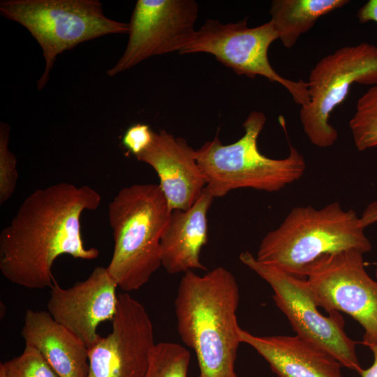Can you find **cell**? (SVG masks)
I'll return each instance as SVG.
<instances>
[{
  "instance_id": "cell-1",
  "label": "cell",
  "mask_w": 377,
  "mask_h": 377,
  "mask_svg": "<svg viewBox=\"0 0 377 377\" xmlns=\"http://www.w3.org/2000/svg\"><path fill=\"white\" fill-rule=\"evenodd\" d=\"M93 188L66 182L38 188L27 196L0 234V271L10 282L30 289L51 288L55 260L68 254L93 260L96 248L84 245L80 218L99 206Z\"/></svg>"
},
{
  "instance_id": "cell-2",
  "label": "cell",
  "mask_w": 377,
  "mask_h": 377,
  "mask_svg": "<svg viewBox=\"0 0 377 377\" xmlns=\"http://www.w3.org/2000/svg\"><path fill=\"white\" fill-rule=\"evenodd\" d=\"M239 297L235 276L223 267L203 275L188 271L181 278L175 300L177 332L195 353L199 377H238Z\"/></svg>"
},
{
  "instance_id": "cell-3",
  "label": "cell",
  "mask_w": 377,
  "mask_h": 377,
  "mask_svg": "<svg viewBox=\"0 0 377 377\" xmlns=\"http://www.w3.org/2000/svg\"><path fill=\"white\" fill-rule=\"evenodd\" d=\"M364 230L354 209L345 210L338 202L320 209L296 207L263 237L255 257L263 264L305 279L306 267L323 255L350 249L370 251Z\"/></svg>"
},
{
  "instance_id": "cell-4",
  "label": "cell",
  "mask_w": 377,
  "mask_h": 377,
  "mask_svg": "<svg viewBox=\"0 0 377 377\" xmlns=\"http://www.w3.org/2000/svg\"><path fill=\"white\" fill-rule=\"evenodd\" d=\"M171 213L154 184L124 187L108 205L114 249L107 269L126 293L140 289L161 266V238Z\"/></svg>"
},
{
  "instance_id": "cell-5",
  "label": "cell",
  "mask_w": 377,
  "mask_h": 377,
  "mask_svg": "<svg viewBox=\"0 0 377 377\" xmlns=\"http://www.w3.org/2000/svg\"><path fill=\"white\" fill-rule=\"evenodd\" d=\"M265 122L263 112L253 111L243 124L244 134L237 141L225 145L216 135L195 149L206 187L214 198L242 188L276 192L302 177L306 167L304 158L289 140V154L284 158H271L260 153L258 138Z\"/></svg>"
},
{
  "instance_id": "cell-6",
  "label": "cell",
  "mask_w": 377,
  "mask_h": 377,
  "mask_svg": "<svg viewBox=\"0 0 377 377\" xmlns=\"http://www.w3.org/2000/svg\"><path fill=\"white\" fill-rule=\"evenodd\" d=\"M1 14L25 27L40 46L45 67L42 90L59 54L108 34L128 33V23L108 18L98 0H3Z\"/></svg>"
},
{
  "instance_id": "cell-7",
  "label": "cell",
  "mask_w": 377,
  "mask_h": 377,
  "mask_svg": "<svg viewBox=\"0 0 377 377\" xmlns=\"http://www.w3.org/2000/svg\"><path fill=\"white\" fill-rule=\"evenodd\" d=\"M307 83L310 101L300 110L304 132L313 145L331 147L338 132L330 123V114L346 98L351 85L377 84V46L362 42L337 49L316 63Z\"/></svg>"
},
{
  "instance_id": "cell-8",
  "label": "cell",
  "mask_w": 377,
  "mask_h": 377,
  "mask_svg": "<svg viewBox=\"0 0 377 377\" xmlns=\"http://www.w3.org/2000/svg\"><path fill=\"white\" fill-rule=\"evenodd\" d=\"M239 258L271 286L274 302L286 316L295 335L316 345L342 367L360 376L363 369L356 352L357 342L346 333L341 315L335 311L323 316L305 279L263 264L247 251L242 252Z\"/></svg>"
},
{
  "instance_id": "cell-9",
  "label": "cell",
  "mask_w": 377,
  "mask_h": 377,
  "mask_svg": "<svg viewBox=\"0 0 377 377\" xmlns=\"http://www.w3.org/2000/svg\"><path fill=\"white\" fill-rule=\"evenodd\" d=\"M276 39L279 35L270 20L251 28L247 26L246 18L228 24L209 19L179 54H211L239 75L250 78L263 76L281 84L291 94L295 103L305 106L310 101L307 82L293 81L281 76L269 61L268 49Z\"/></svg>"
},
{
  "instance_id": "cell-10",
  "label": "cell",
  "mask_w": 377,
  "mask_h": 377,
  "mask_svg": "<svg viewBox=\"0 0 377 377\" xmlns=\"http://www.w3.org/2000/svg\"><path fill=\"white\" fill-rule=\"evenodd\" d=\"M364 253L350 249L321 256L304 276L318 307L343 312L364 330L362 343H377V280L365 269Z\"/></svg>"
},
{
  "instance_id": "cell-11",
  "label": "cell",
  "mask_w": 377,
  "mask_h": 377,
  "mask_svg": "<svg viewBox=\"0 0 377 377\" xmlns=\"http://www.w3.org/2000/svg\"><path fill=\"white\" fill-rule=\"evenodd\" d=\"M198 10L194 0H138L126 47L107 75L115 76L153 56L179 53L195 37Z\"/></svg>"
},
{
  "instance_id": "cell-12",
  "label": "cell",
  "mask_w": 377,
  "mask_h": 377,
  "mask_svg": "<svg viewBox=\"0 0 377 377\" xmlns=\"http://www.w3.org/2000/svg\"><path fill=\"white\" fill-rule=\"evenodd\" d=\"M112 331L88 350L87 377H145L156 345L151 320L128 293L118 295Z\"/></svg>"
},
{
  "instance_id": "cell-13",
  "label": "cell",
  "mask_w": 377,
  "mask_h": 377,
  "mask_svg": "<svg viewBox=\"0 0 377 377\" xmlns=\"http://www.w3.org/2000/svg\"><path fill=\"white\" fill-rule=\"evenodd\" d=\"M117 283L107 267H96L84 281L63 288L52 286L47 311L57 323L92 348L100 339V323L112 320L117 307Z\"/></svg>"
},
{
  "instance_id": "cell-14",
  "label": "cell",
  "mask_w": 377,
  "mask_h": 377,
  "mask_svg": "<svg viewBox=\"0 0 377 377\" xmlns=\"http://www.w3.org/2000/svg\"><path fill=\"white\" fill-rule=\"evenodd\" d=\"M136 158L151 166L169 208L186 210L197 200L207 185L197 163L195 149L181 137L163 129L154 131L149 146Z\"/></svg>"
},
{
  "instance_id": "cell-15",
  "label": "cell",
  "mask_w": 377,
  "mask_h": 377,
  "mask_svg": "<svg viewBox=\"0 0 377 377\" xmlns=\"http://www.w3.org/2000/svg\"><path fill=\"white\" fill-rule=\"evenodd\" d=\"M239 335L277 377H343L342 366L336 359L297 335L258 336L241 327Z\"/></svg>"
},
{
  "instance_id": "cell-16",
  "label": "cell",
  "mask_w": 377,
  "mask_h": 377,
  "mask_svg": "<svg viewBox=\"0 0 377 377\" xmlns=\"http://www.w3.org/2000/svg\"><path fill=\"white\" fill-rule=\"evenodd\" d=\"M214 198L205 186L189 209L172 211L160 243L161 266L168 273L207 270L200 252L207 242V213Z\"/></svg>"
},
{
  "instance_id": "cell-17",
  "label": "cell",
  "mask_w": 377,
  "mask_h": 377,
  "mask_svg": "<svg viewBox=\"0 0 377 377\" xmlns=\"http://www.w3.org/2000/svg\"><path fill=\"white\" fill-rule=\"evenodd\" d=\"M21 335L36 348L59 377H87L88 348L48 311H26Z\"/></svg>"
},
{
  "instance_id": "cell-18",
  "label": "cell",
  "mask_w": 377,
  "mask_h": 377,
  "mask_svg": "<svg viewBox=\"0 0 377 377\" xmlns=\"http://www.w3.org/2000/svg\"><path fill=\"white\" fill-rule=\"evenodd\" d=\"M348 3V0H274L270 6V21L281 43L290 49L320 17Z\"/></svg>"
},
{
  "instance_id": "cell-19",
  "label": "cell",
  "mask_w": 377,
  "mask_h": 377,
  "mask_svg": "<svg viewBox=\"0 0 377 377\" xmlns=\"http://www.w3.org/2000/svg\"><path fill=\"white\" fill-rule=\"evenodd\" d=\"M349 128L359 151L377 147V84L371 86L357 100Z\"/></svg>"
},
{
  "instance_id": "cell-20",
  "label": "cell",
  "mask_w": 377,
  "mask_h": 377,
  "mask_svg": "<svg viewBox=\"0 0 377 377\" xmlns=\"http://www.w3.org/2000/svg\"><path fill=\"white\" fill-rule=\"evenodd\" d=\"M191 354L171 342L156 343L145 377H187Z\"/></svg>"
},
{
  "instance_id": "cell-21",
  "label": "cell",
  "mask_w": 377,
  "mask_h": 377,
  "mask_svg": "<svg viewBox=\"0 0 377 377\" xmlns=\"http://www.w3.org/2000/svg\"><path fill=\"white\" fill-rule=\"evenodd\" d=\"M1 364L8 377H59L42 354L27 344L21 355Z\"/></svg>"
},
{
  "instance_id": "cell-22",
  "label": "cell",
  "mask_w": 377,
  "mask_h": 377,
  "mask_svg": "<svg viewBox=\"0 0 377 377\" xmlns=\"http://www.w3.org/2000/svg\"><path fill=\"white\" fill-rule=\"evenodd\" d=\"M9 124L0 122V204L6 202L15 192L18 177L15 154L9 149Z\"/></svg>"
},
{
  "instance_id": "cell-23",
  "label": "cell",
  "mask_w": 377,
  "mask_h": 377,
  "mask_svg": "<svg viewBox=\"0 0 377 377\" xmlns=\"http://www.w3.org/2000/svg\"><path fill=\"white\" fill-rule=\"evenodd\" d=\"M154 131L148 125L137 124L130 126L122 138V143L137 156L145 151L153 140Z\"/></svg>"
},
{
  "instance_id": "cell-24",
  "label": "cell",
  "mask_w": 377,
  "mask_h": 377,
  "mask_svg": "<svg viewBox=\"0 0 377 377\" xmlns=\"http://www.w3.org/2000/svg\"><path fill=\"white\" fill-rule=\"evenodd\" d=\"M357 17L361 23L373 21L377 23V0H369L359 8Z\"/></svg>"
},
{
  "instance_id": "cell-25",
  "label": "cell",
  "mask_w": 377,
  "mask_h": 377,
  "mask_svg": "<svg viewBox=\"0 0 377 377\" xmlns=\"http://www.w3.org/2000/svg\"><path fill=\"white\" fill-rule=\"evenodd\" d=\"M360 217L361 223L364 228L377 222V200L369 203L364 209ZM377 280V267L375 271Z\"/></svg>"
},
{
  "instance_id": "cell-26",
  "label": "cell",
  "mask_w": 377,
  "mask_h": 377,
  "mask_svg": "<svg viewBox=\"0 0 377 377\" xmlns=\"http://www.w3.org/2000/svg\"><path fill=\"white\" fill-rule=\"evenodd\" d=\"M373 353L374 361L372 364L367 369H363L361 377H377V343L368 347Z\"/></svg>"
},
{
  "instance_id": "cell-27",
  "label": "cell",
  "mask_w": 377,
  "mask_h": 377,
  "mask_svg": "<svg viewBox=\"0 0 377 377\" xmlns=\"http://www.w3.org/2000/svg\"><path fill=\"white\" fill-rule=\"evenodd\" d=\"M0 377H8L3 366L0 364Z\"/></svg>"
}]
</instances>
